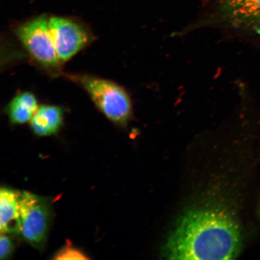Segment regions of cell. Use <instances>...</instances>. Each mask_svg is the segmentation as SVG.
<instances>
[{
  "label": "cell",
  "mask_w": 260,
  "mask_h": 260,
  "mask_svg": "<svg viewBox=\"0 0 260 260\" xmlns=\"http://www.w3.org/2000/svg\"><path fill=\"white\" fill-rule=\"evenodd\" d=\"M20 235L26 242L37 249L46 242L51 212L44 198L30 192L20 194Z\"/></svg>",
  "instance_id": "obj_4"
},
{
  "label": "cell",
  "mask_w": 260,
  "mask_h": 260,
  "mask_svg": "<svg viewBox=\"0 0 260 260\" xmlns=\"http://www.w3.org/2000/svg\"><path fill=\"white\" fill-rule=\"evenodd\" d=\"M242 235L225 207L207 206L188 211L179 219L162 255L169 259H232L239 255Z\"/></svg>",
  "instance_id": "obj_1"
},
{
  "label": "cell",
  "mask_w": 260,
  "mask_h": 260,
  "mask_svg": "<svg viewBox=\"0 0 260 260\" xmlns=\"http://www.w3.org/2000/svg\"><path fill=\"white\" fill-rule=\"evenodd\" d=\"M219 14L233 27L260 34V0H219Z\"/></svg>",
  "instance_id": "obj_6"
},
{
  "label": "cell",
  "mask_w": 260,
  "mask_h": 260,
  "mask_svg": "<svg viewBox=\"0 0 260 260\" xmlns=\"http://www.w3.org/2000/svg\"><path fill=\"white\" fill-rule=\"evenodd\" d=\"M49 28L57 56L61 62L71 59L94 40L85 26L69 18L53 16Z\"/></svg>",
  "instance_id": "obj_5"
},
{
  "label": "cell",
  "mask_w": 260,
  "mask_h": 260,
  "mask_svg": "<svg viewBox=\"0 0 260 260\" xmlns=\"http://www.w3.org/2000/svg\"><path fill=\"white\" fill-rule=\"evenodd\" d=\"M7 234L2 233L0 237V258L8 259L14 250V243Z\"/></svg>",
  "instance_id": "obj_10"
},
{
  "label": "cell",
  "mask_w": 260,
  "mask_h": 260,
  "mask_svg": "<svg viewBox=\"0 0 260 260\" xmlns=\"http://www.w3.org/2000/svg\"><path fill=\"white\" fill-rule=\"evenodd\" d=\"M83 253H81L77 250L71 248H64L57 254V258L59 259H85V256H83Z\"/></svg>",
  "instance_id": "obj_11"
},
{
  "label": "cell",
  "mask_w": 260,
  "mask_h": 260,
  "mask_svg": "<svg viewBox=\"0 0 260 260\" xmlns=\"http://www.w3.org/2000/svg\"><path fill=\"white\" fill-rule=\"evenodd\" d=\"M63 112L61 107L44 105L39 107L38 111L30 121V127L35 135L47 136L56 134L62 125Z\"/></svg>",
  "instance_id": "obj_8"
},
{
  "label": "cell",
  "mask_w": 260,
  "mask_h": 260,
  "mask_svg": "<svg viewBox=\"0 0 260 260\" xmlns=\"http://www.w3.org/2000/svg\"><path fill=\"white\" fill-rule=\"evenodd\" d=\"M37 98L31 92L18 94L6 107V112L13 124H22L30 121L39 109Z\"/></svg>",
  "instance_id": "obj_9"
},
{
  "label": "cell",
  "mask_w": 260,
  "mask_h": 260,
  "mask_svg": "<svg viewBox=\"0 0 260 260\" xmlns=\"http://www.w3.org/2000/svg\"><path fill=\"white\" fill-rule=\"evenodd\" d=\"M20 194L9 188L0 191V230L7 235L19 234L21 229Z\"/></svg>",
  "instance_id": "obj_7"
},
{
  "label": "cell",
  "mask_w": 260,
  "mask_h": 260,
  "mask_svg": "<svg viewBox=\"0 0 260 260\" xmlns=\"http://www.w3.org/2000/svg\"><path fill=\"white\" fill-rule=\"evenodd\" d=\"M15 34L36 63L52 74L61 73L62 62L55 50L47 16H38L18 25Z\"/></svg>",
  "instance_id": "obj_3"
},
{
  "label": "cell",
  "mask_w": 260,
  "mask_h": 260,
  "mask_svg": "<svg viewBox=\"0 0 260 260\" xmlns=\"http://www.w3.org/2000/svg\"><path fill=\"white\" fill-rule=\"evenodd\" d=\"M85 90L97 108L110 121L125 125L132 115L131 101L123 87L112 81L88 74L67 75Z\"/></svg>",
  "instance_id": "obj_2"
}]
</instances>
